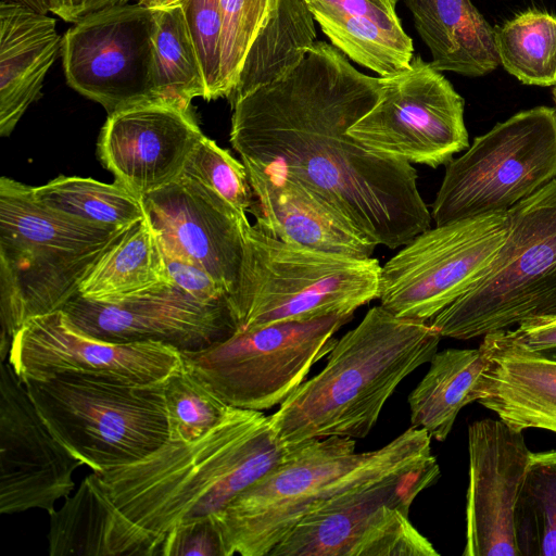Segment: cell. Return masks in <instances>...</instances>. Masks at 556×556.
Here are the masks:
<instances>
[{
  "label": "cell",
  "instance_id": "obj_11",
  "mask_svg": "<svg viewBox=\"0 0 556 556\" xmlns=\"http://www.w3.org/2000/svg\"><path fill=\"white\" fill-rule=\"evenodd\" d=\"M440 475L433 458L342 493L301 519L269 556H438L409 508Z\"/></svg>",
  "mask_w": 556,
  "mask_h": 556
},
{
  "label": "cell",
  "instance_id": "obj_43",
  "mask_svg": "<svg viewBox=\"0 0 556 556\" xmlns=\"http://www.w3.org/2000/svg\"><path fill=\"white\" fill-rule=\"evenodd\" d=\"M552 98H553L554 104L556 106V86H554V88L552 90Z\"/></svg>",
  "mask_w": 556,
  "mask_h": 556
},
{
  "label": "cell",
  "instance_id": "obj_26",
  "mask_svg": "<svg viewBox=\"0 0 556 556\" xmlns=\"http://www.w3.org/2000/svg\"><path fill=\"white\" fill-rule=\"evenodd\" d=\"M170 281L157 236L148 217L130 225L99 257L78 287L96 302L126 299Z\"/></svg>",
  "mask_w": 556,
  "mask_h": 556
},
{
  "label": "cell",
  "instance_id": "obj_41",
  "mask_svg": "<svg viewBox=\"0 0 556 556\" xmlns=\"http://www.w3.org/2000/svg\"><path fill=\"white\" fill-rule=\"evenodd\" d=\"M4 2H12L23 7H26L37 13L47 14L50 12V1L49 0H1Z\"/></svg>",
  "mask_w": 556,
  "mask_h": 556
},
{
  "label": "cell",
  "instance_id": "obj_32",
  "mask_svg": "<svg viewBox=\"0 0 556 556\" xmlns=\"http://www.w3.org/2000/svg\"><path fill=\"white\" fill-rule=\"evenodd\" d=\"M515 533L520 556H556V450L530 453Z\"/></svg>",
  "mask_w": 556,
  "mask_h": 556
},
{
  "label": "cell",
  "instance_id": "obj_36",
  "mask_svg": "<svg viewBox=\"0 0 556 556\" xmlns=\"http://www.w3.org/2000/svg\"><path fill=\"white\" fill-rule=\"evenodd\" d=\"M162 253L170 280L187 293L205 303L228 300L226 288L203 268L163 250Z\"/></svg>",
  "mask_w": 556,
  "mask_h": 556
},
{
  "label": "cell",
  "instance_id": "obj_7",
  "mask_svg": "<svg viewBox=\"0 0 556 556\" xmlns=\"http://www.w3.org/2000/svg\"><path fill=\"white\" fill-rule=\"evenodd\" d=\"M23 383L50 432L92 471L139 460L169 439L164 381L62 372Z\"/></svg>",
  "mask_w": 556,
  "mask_h": 556
},
{
  "label": "cell",
  "instance_id": "obj_35",
  "mask_svg": "<svg viewBox=\"0 0 556 556\" xmlns=\"http://www.w3.org/2000/svg\"><path fill=\"white\" fill-rule=\"evenodd\" d=\"M180 5L203 68L206 85L205 100L222 98L223 17L219 0H181Z\"/></svg>",
  "mask_w": 556,
  "mask_h": 556
},
{
  "label": "cell",
  "instance_id": "obj_39",
  "mask_svg": "<svg viewBox=\"0 0 556 556\" xmlns=\"http://www.w3.org/2000/svg\"><path fill=\"white\" fill-rule=\"evenodd\" d=\"M510 332L532 353L556 362V316L527 319Z\"/></svg>",
  "mask_w": 556,
  "mask_h": 556
},
{
  "label": "cell",
  "instance_id": "obj_19",
  "mask_svg": "<svg viewBox=\"0 0 556 556\" xmlns=\"http://www.w3.org/2000/svg\"><path fill=\"white\" fill-rule=\"evenodd\" d=\"M161 249L189 261L222 283L228 299L243 260L247 214L188 177L142 197Z\"/></svg>",
  "mask_w": 556,
  "mask_h": 556
},
{
  "label": "cell",
  "instance_id": "obj_42",
  "mask_svg": "<svg viewBox=\"0 0 556 556\" xmlns=\"http://www.w3.org/2000/svg\"><path fill=\"white\" fill-rule=\"evenodd\" d=\"M181 0H139V4L152 10H161L180 4Z\"/></svg>",
  "mask_w": 556,
  "mask_h": 556
},
{
  "label": "cell",
  "instance_id": "obj_6",
  "mask_svg": "<svg viewBox=\"0 0 556 556\" xmlns=\"http://www.w3.org/2000/svg\"><path fill=\"white\" fill-rule=\"evenodd\" d=\"M381 265L245 232L238 286L228 299L237 330L354 312L378 299Z\"/></svg>",
  "mask_w": 556,
  "mask_h": 556
},
{
  "label": "cell",
  "instance_id": "obj_12",
  "mask_svg": "<svg viewBox=\"0 0 556 556\" xmlns=\"http://www.w3.org/2000/svg\"><path fill=\"white\" fill-rule=\"evenodd\" d=\"M507 231L506 211L418 233L381 266L380 305L399 317L431 320L484 275Z\"/></svg>",
  "mask_w": 556,
  "mask_h": 556
},
{
  "label": "cell",
  "instance_id": "obj_24",
  "mask_svg": "<svg viewBox=\"0 0 556 556\" xmlns=\"http://www.w3.org/2000/svg\"><path fill=\"white\" fill-rule=\"evenodd\" d=\"M55 20L0 2V135L9 136L41 96L45 77L61 53Z\"/></svg>",
  "mask_w": 556,
  "mask_h": 556
},
{
  "label": "cell",
  "instance_id": "obj_22",
  "mask_svg": "<svg viewBox=\"0 0 556 556\" xmlns=\"http://www.w3.org/2000/svg\"><path fill=\"white\" fill-rule=\"evenodd\" d=\"M244 166L253 193L250 212L261 230L283 242L324 252L372 256L377 244L317 193L296 180Z\"/></svg>",
  "mask_w": 556,
  "mask_h": 556
},
{
  "label": "cell",
  "instance_id": "obj_33",
  "mask_svg": "<svg viewBox=\"0 0 556 556\" xmlns=\"http://www.w3.org/2000/svg\"><path fill=\"white\" fill-rule=\"evenodd\" d=\"M169 440L201 439L229 414L232 406L214 394L182 363L164 380Z\"/></svg>",
  "mask_w": 556,
  "mask_h": 556
},
{
  "label": "cell",
  "instance_id": "obj_40",
  "mask_svg": "<svg viewBox=\"0 0 556 556\" xmlns=\"http://www.w3.org/2000/svg\"><path fill=\"white\" fill-rule=\"evenodd\" d=\"M50 12L68 23L84 18L114 7L127 4L128 0H49Z\"/></svg>",
  "mask_w": 556,
  "mask_h": 556
},
{
  "label": "cell",
  "instance_id": "obj_8",
  "mask_svg": "<svg viewBox=\"0 0 556 556\" xmlns=\"http://www.w3.org/2000/svg\"><path fill=\"white\" fill-rule=\"evenodd\" d=\"M504 244L484 275L429 324L457 340L556 316V178L508 211Z\"/></svg>",
  "mask_w": 556,
  "mask_h": 556
},
{
  "label": "cell",
  "instance_id": "obj_34",
  "mask_svg": "<svg viewBox=\"0 0 556 556\" xmlns=\"http://www.w3.org/2000/svg\"><path fill=\"white\" fill-rule=\"evenodd\" d=\"M214 191L241 213L250 211L253 193L245 166L205 135L190 153L182 175Z\"/></svg>",
  "mask_w": 556,
  "mask_h": 556
},
{
  "label": "cell",
  "instance_id": "obj_14",
  "mask_svg": "<svg viewBox=\"0 0 556 556\" xmlns=\"http://www.w3.org/2000/svg\"><path fill=\"white\" fill-rule=\"evenodd\" d=\"M156 10L124 4L97 12L62 39L67 84L108 115L159 101L153 85L152 36Z\"/></svg>",
  "mask_w": 556,
  "mask_h": 556
},
{
  "label": "cell",
  "instance_id": "obj_23",
  "mask_svg": "<svg viewBox=\"0 0 556 556\" xmlns=\"http://www.w3.org/2000/svg\"><path fill=\"white\" fill-rule=\"evenodd\" d=\"M479 346L485 365L476 402L516 431L556 433V362L532 353L510 329L485 334Z\"/></svg>",
  "mask_w": 556,
  "mask_h": 556
},
{
  "label": "cell",
  "instance_id": "obj_29",
  "mask_svg": "<svg viewBox=\"0 0 556 556\" xmlns=\"http://www.w3.org/2000/svg\"><path fill=\"white\" fill-rule=\"evenodd\" d=\"M31 189L39 203L98 225L127 227L146 217L142 197L117 181L61 175Z\"/></svg>",
  "mask_w": 556,
  "mask_h": 556
},
{
  "label": "cell",
  "instance_id": "obj_18",
  "mask_svg": "<svg viewBox=\"0 0 556 556\" xmlns=\"http://www.w3.org/2000/svg\"><path fill=\"white\" fill-rule=\"evenodd\" d=\"M222 98L230 103L293 68L316 42L305 0H219Z\"/></svg>",
  "mask_w": 556,
  "mask_h": 556
},
{
  "label": "cell",
  "instance_id": "obj_16",
  "mask_svg": "<svg viewBox=\"0 0 556 556\" xmlns=\"http://www.w3.org/2000/svg\"><path fill=\"white\" fill-rule=\"evenodd\" d=\"M61 309L94 338L114 343L154 341L180 352L206 349L237 331L228 300L202 302L172 280L112 302L76 294Z\"/></svg>",
  "mask_w": 556,
  "mask_h": 556
},
{
  "label": "cell",
  "instance_id": "obj_31",
  "mask_svg": "<svg viewBox=\"0 0 556 556\" xmlns=\"http://www.w3.org/2000/svg\"><path fill=\"white\" fill-rule=\"evenodd\" d=\"M495 29L500 64L520 83L556 86V16L528 9Z\"/></svg>",
  "mask_w": 556,
  "mask_h": 556
},
{
  "label": "cell",
  "instance_id": "obj_27",
  "mask_svg": "<svg viewBox=\"0 0 556 556\" xmlns=\"http://www.w3.org/2000/svg\"><path fill=\"white\" fill-rule=\"evenodd\" d=\"M429 363L427 374L408 395L410 424L443 442L460 409L477 400L484 354L480 346L447 349L437 352Z\"/></svg>",
  "mask_w": 556,
  "mask_h": 556
},
{
  "label": "cell",
  "instance_id": "obj_13",
  "mask_svg": "<svg viewBox=\"0 0 556 556\" xmlns=\"http://www.w3.org/2000/svg\"><path fill=\"white\" fill-rule=\"evenodd\" d=\"M375 106L349 134L372 153L437 168L469 147L465 101L445 76L421 56L407 70L379 77Z\"/></svg>",
  "mask_w": 556,
  "mask_h": 556
},
{
  "label": "cell",
  "instance_id": "obj_30",
  "mask_svg": "<svg viewBox=\"0 0 556 556\" xmlns=\"http://www.w3.org/2000/svg\"><path fill=\"white\" fill-rule=\"evenodd\" d=\"M306 5L330 43L349 60L380 77L409 67L414 46L407 34L389 31L370 20L348 16L314 2Z\"/></svg>",
  "mask_w": 556,
  "mask_h": 556
},
{
  "label": "cell",
  "instance_id": "obj_4",
  "mask_svg": "<svg viewBox=\"0 0 556 556\" xmlns=\"http://www.w3.org/2000/svg\"><path fill=\"white\" fill-rule=\"evenodd\" d=\"M435 458L431 438L409 427L382 447L356 453L342 437L293 444L286 459L213 517L225 556H269L295 525L331 498Z\"/></svg>",
  "mask_w": 556,
  "mask_h": 556
},
{
  "label": "cell",
  "instance_id": "obj_10",
  "mask_svg": "<svg viewBox=\"0 0 556 556\" xmlns=\"http://www.w3.org/2000/svg\"><path fill=\"white\" fill-rule=\"evenodd\" d=\"M352 318L339 314L237 330L206 349L181 352L182 363L229 406L262 412L305 381Z\"/></svg>",
  "mask_w": 556,
  "mask_h": 556
},
{
  "label": "cell",
  "instance_id": "obj_25",
  "mask_svg": "<svg viewBox=\"0 0 556 556\" xmlns=\"http://www.w3.org/2000/svg\"><path fill=\"white\" fill-rule=\"evenodd\" d=\"M439 72L481 77L500 65L495 29L470 0H403Z\"/></svg>",
  "mask_w": 556,
  "mask_h": 556
},
{
  "label": "cell",
  "instance_id": "obj_3",
  "mask_svg": "<svg viewBox=\"0 0 556 556\" xmlns=\"http://www.w3.org/2000/svg\"><path fill=\"white\" fill-rule=\"evenodd\" d=\"M441 338L429 321L371 307L337 340L326 366L269 416L278 441L365 438L402 380L438 352Z\"/></svg>",
  "mask_w": 556,
  "mask_h": 556
},
{
  "label": "cell",
  "instance_id": "obj_17",
  "mask_svg": "<svg viewBox=\"0 0 556 556\" xmlns=\"http://www.w3.org/2000/svg\"><path fill=\"white\" fill-rule=\"evenodd\" d=\"M0 365V514L50 515L84 464L50 432L11 364Z\"/></svg>",
  "mask_w": 556,
  "mask_h": 556
},
{
  "label": "cell",
  "instance_id": "obj_5",
  "mask_svg": "<svg viewBox=\"0 0 556 556\" xmlns=\"http://www.w3.org/2000/svg\"><path fill=\"white\" fill-rule=\"evenodd\" d=\"M128 227L60 213L39 203L30 186L0 179V362L25 321L61 309Z\"/></svg>",
  "mask_w": 556,
  "mask_h": 556
},
{
  "label": "cell",
  "instance_id": "obj_9",
  "mask_svg": "<svg viewBox=\"0 0 556 556\" xmlns=\"http://www.w3.org/2000/svg\"><path fill=\"white\" fill-rule=\"evenodd\" d=\"M556 178V108L520 111L445 165L431 205L435 226L506 212Z\"/></svg>",
  "mask_w": 556,
  "mask_h": 556
},
{
  "label": "cell",
  "instance_id": "obj_28",
  "mask_svg": "<svg viewBox=\"0 0 556 556\" xmlns=\"http://www.w3.org/2000/svg\"><path fill=\"white\" fill-rule=\"evenodd\" d=\"M152 54L159 101L190 110L194 98H206L203 68L180 4L156 10Z\"/></svg>",
  "mask_w": 556,
  "mask_h": 556
},
{
  "label": "cell",
  "instance_id": "obj_37",
  "mask_svg": "<svg viewBox=\"0 0 556 556\" xmlns=\"http://www.w3.org/2000/svg\"><path fill=\"white\" fill-rule=\"evenodd\" d=\"M225 556L220 529L213 517L192 522L174 538L168 556Z\"/></svg>",
  "mask_w": 556,
  "mask_h": 556
},
{
  "label": "cell",
  "instance_id": "obj_21",
  "mask_svg": "<svg viewBox=\"0 0 556 556\" xmlns=\"http://www.w3.org/2000/svg\"><path fill=\"white\" fill-rule=\"evenodd\" d=\"M191 110L147 102L108 115L98 156L119 182L144 197L176 181L203 137Z\"/></svg>",
  "mask_w": 556,
  "mask_h": 556
},
{
  "label": "cell",
  "instance_id": "obj_38",
  "mask_svg": "<svg viewBox=\"0 0 556 556\" xmlns=\"http://www.w3.org/2000/svg\"><path fill=\"white\" fill-rule=\"evenodd\" d=\"M325 9L357 18H367L382 28L406 34L396 13L397 0H305Z\"/></svg>",
  "mask_w": 556,
  "mask_h": 556
},
{
  "label": "cell",
  "instance_id": "obj_1",
  "mask_svg": "<svg viewBox=\"0 0 556 556\" xmlns=\"http://www.w3.org/2000/svg\"><path fill=\"white\" fill-rule=\"evenodd\" d=\"M379 96L378 77L316 41L285 75L231 104L229 140L244 165L301 182L377 247L396 249L431 228L432 217L414 166L349 134Z\"/></svg>",
  "mask_w": 556,
  "mask_h": 556
},
{
  "label": "cell",
  "instance_id": "obj_15",
  "mask_svg": "<svg viewBox=\"0 0 556 556\" xmlns=\"http://www.w3.org/2000/svg\"><path fill=\"white\" fill-rule=\"evenodd\" d=\"M8 362L22 381L78 372L144 384L164 381L182 365V357L178 349L161 342L94 338L56 309L25 321L12 339Z\"/></svg>",
  "mask_w": 556,
  "mask_h": 556
},
{
  "label": "cell",
  "instance_id": "obj_20",
  "mask_svg": "<svg viewBox=\"0 0 556 556\" xmlns=\"http://www.w3.org/2000/svg\"><path fill=\"white\" fill-rule=\"evenodd\" d=\"M469 482L464 556H520L515 509L530 451L522 431L500 418L468 427Z\"/></svg>",
  "mask_w": 556,
  "mask_h": 556
},
{
  "label": "cell",
  "instance_id": "obj_2",
  "mask_svg": "<svg viewBox=\"0 0 556 556\" xmlns=\"http://www.w3.org/2000/svg\"><path fill=\"white\" fill-rule=\"evenodd\" d=\"M269 416L232 407L199 440L92 471L50 516L51 556H168L177 532L218 515L282 463Z\"/></svg>",
  "mask_w": 556,
  "mask_h": 556
}]
</instances>
